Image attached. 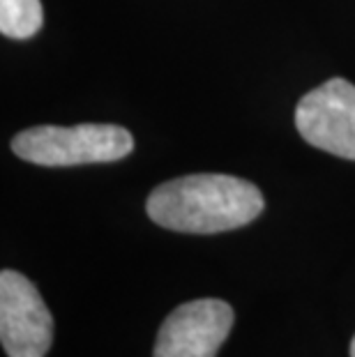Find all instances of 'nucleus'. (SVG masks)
I'll list each match as a JSON object with an SVG mask.
<instances>
[{
    "label": "nucleus",
    "instance_id": "f257e3e1",
    "mask_svg": "<svg viewBox=\"0 0 355 357\" xmlns=\"http://www.w3.org/2000/svg\"><path fill=\"white\" fill-rule=\"evenodd\" d=\"M261 189L222 173H196L153 189L146 212L157 226L178 233H224L252 224L263 212Z\"/></svg>",
    "mask_w": 355,
    "mask_h": 357
},
{
    "label": "nucleus",
    "instance_id": "f03ea898",
    "mask_svg": "<svg viewBox=\"0 0 355 357\" xmlns=\"http://www.w3.org/2000/svg\"><path fill=\"white\" fill-rule=\"evenodd\" d=\"M14 155L37 166H79L118 162L134 150V136L118 125H42L12 139Z\"/></svg>",
    "mask_w": 355,
    "mask_h": 357
},
{
    "label": "nucleus",
    "instance_id": "7ed1b4c3",
    "mask_svg": "<svg viewBox=\"0 0 355 357\" xmlns=\"http://www.w3.org/2000/svg\"><path fill=\"white\" fill-rule=\"evenodd\" d=\"M0 341L7 357H47L54 318L40 291L21 272L0 275Z\"/></svg>",
    "mask_w": 355,
    "mask_h": 357
},
{
    "label": "nucleus",
    "instance_id": "20e7f679",
    "mask_svg": "<svg viewBox=\"0 0 355 357\" xmlns=\"http://www.w3.org/2000/svg\"><path fill=\"white\" fill-rule=\"evenodd\" d=\"M296 127L309 146L355 162V86L330 79L300 100Z\"/></svg>",
    "mask_w": 355,
    "mask_h": 357
},
{
    "label": "nucleus",
    "instance_id": "39448f33",
    "mask_svg": "<svg viewBox=\"0 0 355 357\" xmlns=\"http://www.w3.org/2000/svg\"><path fill=\"white\" fill-rule=\"evenodd\" d=\"M233 328V309L224 300L185 302L162 323L155 357H215Z\"/></svg>",
    "mask_w": 355,
    "mask_h": 357
},
{
    "label": "nucleus",
    "instance_id": "423d86ee",
    "mask_svg": "<svg viewBox=\"0 0 355 357\" xmlns=\"http://www.w3.org/2000/svg\"><path fill=\"white\" fill-rule=\"evenodd\" d=\"M44 24L40 0H0V33L12 40H30Z\"/></svg>",
    "mask_w": 355,
    "mask_h": 357
},
{
    "label": "nucleus",
    "instance_id": "0eeeda50",
    "mask_svg": "<svg viewBox=\"0 0 355 357\" xmlns=\"http://www.w3.org/2000/svg\"><path fill=\"white\" fill-rule=\"evenodd\" d=\"M351 357H355V337H353V341H351Z\"/></svg>",
    "mask_w": 355,
    "mask_h": 357
}]
</instances>
